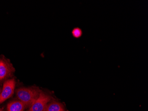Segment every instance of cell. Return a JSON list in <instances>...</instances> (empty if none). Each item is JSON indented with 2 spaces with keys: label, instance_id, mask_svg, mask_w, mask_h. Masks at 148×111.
Listing matches in <instances>:
<instances>
[{
  "label": "cell",
  "instance_id": "cell-4",
  "mask_svg": "<svg viewBox=\"0 0 148 111\" xmlns=\"http://www.w3.org/2000/svg\"><path fill=\"white\" fill-rule=\"evenodd\" d=\"M14 71L11 64L5 58H0V81L8 78Z\"/></svg>",
  "mask_w": 148,
  "mask_h": 111
},
{
  "label": "cell",
  "instance_id": "cell-3",
  "mask_svg": "<svg viewBox=\"0 0 148 111\" xmlns=\"http://www.w3.org/2000/svg\"><path fill=\"white\" fill-rule=\"evenodd\" d=\"M15 85L14 79L7 80L4 82L0 94V103L4 102L13 95Z\"/></svg>",
  "mask_w": 148,
  "mask_h": 111
},
{
  "label": "cell",
  "instance_id": "cell-7",
  "mask_svg": "<svg viewBox=\"0 0 148 111\" xmlns=\"http://www.w3.org/2000/svg\"><path fill=\"white\" fill-rule=\"evenodd\" d=\"M72 34L75 38H79L82 36V34H83V31L79 28H75L72 30Z\"/></svg>",
  "mask_w": 148,
  "mask_h": 111
},
{
  "label": "cell",
  "instance_id": "cell-2",
  "mask_svg": "<svg viewBox=\"0 0 148 111\" xmlns=\"http://www.w3.org/2000/svg\"><path fill=\"white\" fill-rule=\"evenodd\" d=\"M49 95L40 92L38 98L29 107L28 111H45L46 107L51 100Z\"/></svg>",
  "mask_w": 148,
  "mask_h": 111
},
{
  "label": "cell",
  "instance_id": "cell-5",
  "mask_svg": "<svg viewBox=\"0 0 148 111\" xmlns=\"http://www.w3.org/2000/svg\"><path fill=\"white\" fill-rule=\"evenodd\" d=\"M25 106L19 101H15L9 103L7 107L8 111H24Z\"/></svg>",
  "mask_w": 148,
  "mask_h": 111
},
{
  "label": "cell",
  "instance_id": "cell-1",
  "mask_svg": "<svg viewBox=\"0 0 148 111\" xmlns=\"http://www.w3.org/2000/svg\"><path fill=\"white\" fill-rule=\"evenodd\" d=\"M41 91L35 88H21L16 91V95L19 101L26 107H30L38 98Z\"/></svg>",
  "mask_w": 148,
  "mask_h": 111
},
{
  "label": "cell",
  "instance_id": "cell-6",
  "mask_svg": "<svg viewBox=\"0 0 148 111\" xmlns=\"http://www.w3.org/2000/svg\"><path fill=\"white\" fill-rule=\"evenodd\" d=\"M45 111H65V109L62 103L53 101L48 103Z\"/></svg>",
  "mask_w": 148,
  "mask_h": 111
},
{
  "label": "cell",
  "instance_id": "cell-9",
  "mask_svg": "<svg viewBox=\"0 0 148 111\" xmlns=\"http://www.w3.org/2000/svg\"><path fill=\"white\" fill-rule=\"evenodd\" d=\"M0 111H3V110H2V109H1V108H0Z\"/></svg>",
  "mask_w": 148,
  "mask_h": 111
},
{
  "label": "cell",
  "instance_id": "cell-8",
  "mask_svg": "<svg viewBox=\"0 0 148 111\" xmlns=\"http://www.w3.org/2000/svg\"><path fill=\"white\" fill-rule=\"evenodd\" d=\"M1 88H0V94H1Z\"/></svg>",
  "mask_w": 148,
  "mask_h": 111
}]
</instances>
